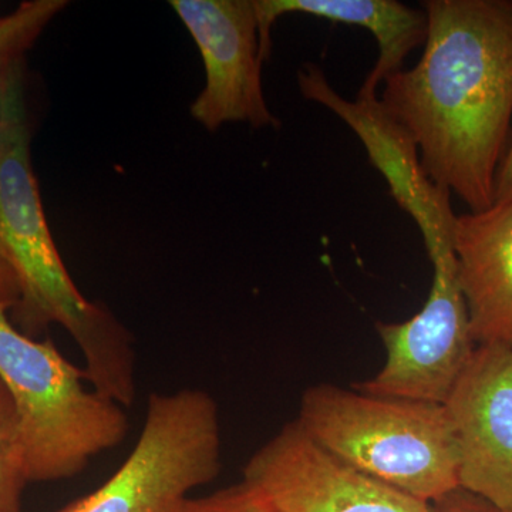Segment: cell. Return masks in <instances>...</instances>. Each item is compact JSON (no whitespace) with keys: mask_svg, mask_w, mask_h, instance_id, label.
Returning <instances> with one entry per match:
<instances>
[{"mask_svg":"<svg viewBox=\"0 0 512 512\" xmlns=\"http://www.w3.org/2000/svg\"><path fill=\"white\" fill-rule=\"evenodd\" d=\"M0 258L19 288L16 328L32 338L52 323L62 326L82 350L87 382L130 407L136 397L133 339L104 306L84 298L60 258L30 160L25 99L13 111L0 154Z\"/></svg>","mask_w":512,"mask_h":512,"instance_id":"7a4b0ae2","label":"cell"},{"mask_svg":"<svg viewBox=\"0 0 512 512\" xmlns=\"http://www.w3.org/2000/svg\"><path fill=\"white\" fill-rule=\"evenodd\" d=\"M170 6L197 43L205 67L192 117L208 131L227 123L278 127L262 86L254 0H171Z\"/></svg>","mask_w":512,"mask_h":512,"instance_id":"ba28073f","label":"cell"},{"mask_svg":"<svg viewBox=\"0 0 512 512\" xmlns=\"http://www.w3.org/2000/svg\"><path fill=\"white\" fill-rule=\"evenodd\" d=\"M244 481L278 512H431L429 503L340 460L296 420L249 458Z\"/></svg>","mask_w":512,"mask_h":512,"instance_id":"52a82bcc","label":"cell"},{"mask_svg":"<svg viewBox=\"0 0 512 512\" xmlns=\"http://www.w3.org/2000/svg\"><path fill=\"white\" fill-rule=\"evenodd\" d=\"M423 55L379 100L421 165L471 212L494 202L512 120V0H427Z\"/></svg>","mask_w":512,"mask_h":512,"instance_id":"6da1fadb","label":"cell"},{"mask_svg":"<svg viewBox=\"0 0 512 512\" xmlns=\"http://www.w3.org/2000/svg\"><path fill=\"white\" fill-rule=\"evenodd\" d=\"M19 301V288L9 266L0 258V309L12 311Z\"/></svg>","mask_w":512,"mask_h":512,"instance_id":"ac0fdd59","label":"cell"},{"mask_svg":"<svg viewBox=\"0 0 512 512\" xmlns=\"http://www.w3.org/2000/svg\"><path fill=\"white\" fill-rule=\"evenodd\" d=\"M26 484L15 406L0 379V512H22Z\"/></svg>","mask_w":512,"mask_h":512,"instance_id":"5bb4252c","label":"cell"},{"mask_svg":"<svg viewBox=\"0 0 512 512\" xmlns=\"http://www.w3.org/2000/svg\"><path fill=\"white\" fill-rule=\"evenodd\" d=\"M0 379L15 406L28 483L72 478L92 458L119 446L130 423L123 406L86 389V370L74 366L50 339L36 340L0 309Z\"/></svg>","mask_w":512,"mask_h":512,"instance_id":"277c9868","label":"cell"},{"mask_svg":"<svg viewBox=\"0 0 512 512\" xmlns=\"http://www.w3.org/2000/svg\"><path fill=\"white\" fill-rule=\"evenodd\" d=\"M460 487L512 511V350L480 345L447 397Z\"/></svg>","mask_w":512,"mask_h":512,"instance_id":"30bf717a","label":"cell"},{"mask_svg":"<svg viewBox=\"0 0 512 512\" xmlns=\"http://www.w3.org/2000/svg\"><path fill=\"white\" fill-rule=\"evenodd\" d=\"M453 251L474 342L512 350V202L457 215Z\"/></svg>","mask_w":512,"mask_h":512,"instance_id":"8fae6325","label":"cell"},{"mask_svg":"<svg viewBox=\"0 0 512 512\" xmlns=\"http://www.w3.org/2000/svg\"><path fill=\"white\" fill-rule=\"evenodd\" d=\"M512 202V138L505 148L500 167L495 175L493 204H508Z\"/></svg>","mask_w":512,"mask_h":512,"instance_id":"e0dca14e","label":"cell"},{"mask_svg":"<svg viewBox=\"0 0 512 512\" xmlns=\"http://www.w3.org/2000/svg\"><path fill=\"white\" fill-rule=\"evenodd\" d=\"M221 471L217 403L197 389L153 393L136 446L93 493L57 512H180Z\"/></svg>","mask_w":512,"mask_h":512,"instance_id":"5b68a950","label":"cell"},{"mask_svg":"<svg viewBox=\"0 0 512 512\" xmlns=\"http://www.w3.org/2000/svg\"><path fill=\"white\" fill-rule=\"evenodd\" d=\"M296 421L340 460L424 503L460 487L456 436L443 404L322 383L303 393Z\"/></svg>","mask_w":512,"mask_h":512,"instance_id":"3957f363","label":"cell"},{"mask_svg":"<svg viewBox=\"0 0 512 512\" xmlns=\"http://www.w3.org/2000/svg\"><path fill=\"white\" fill-rule=\"evenodd\" d=\"M66 5L63 0H32L0 18V99L10 73L22 63L23 52Z\"/></svg>","mask_w":512,"mask_h":512,"instance_id":"4fadbf2b","label":"cell"},{"mask_svg":"<svg viewBox=\"0 0 512 512\" xmlns=\"http://www.w3.org/2000/svg\"><path fill=\"white\" fill-rule=\"evenodd\" d=\"M298 84L306 100L332 111L362 141L394 201L419 228L431 264L454 254L457 214L451 207V194L430 180L421 165L416 141L387 113L379 96H357L355 100L340 96L315 63L303 64Z\"/></svg>","mask_w":512,"mask_h":512,"instance_id":"9c48e42d","label":"cell"},{"mask_svg":"<svg viewBox=\"0 0 512 512\" xmlns=\"http://www.w3.org/2000/svg\"><path fill=\"white\" fill-rule=\"evenodd\" d=\"M20 100H23V80L22 67L19 64L10 73L5 89H3L2 99H0V154L5 147L13 111Z\"/></svg>","mask_w":512,"mask_h":512,"instance_id":"2e32d148","label":"cell"},{"mask_svg":"<svg viewBox=\"0 0 512 512\" xmlns=\"http://www.w3.org/2000/svg\"><path fill=\"white\" fill-rule=\"evenodd\" d=\"M423 309L399 323H377L386 352L377 375L352 389L372 396L444 404L477 345L454 254L434 262Z\"/></svg>","mask_w":512,"mask_h":512,"instance_id":"8992f818","label":"cell"},{"mask_svg":"<svg viewBox=\"0 0 512 512\" xmlns=\"http://www.w3.org/2000/svg\"><path fill=\"white\" fill-rule=\"evenodd\" d=\"M180 512H278L274 505L244 480L200 498H188Z\"/></svg>","mask_w":512,"mask_h":512,"instance_id":"9a60e30c","label":"cell"},{"mask_svg":"<svg viewBox=\"0 0 512 512\" xmlns=\"http://www.w3.org/2000/svg\"><path fill=\"white\" fill-rule=\"evenodd\" d=\"M262 60L271 55V29L276 20L291 13L326 19L369 30L379 56L357 96L377 97L390 76L403 70L410 53L424 45L427 16L396 0H254Z\"/></svg>","mask_w":512,"mask_h":512,"instance_id":"7c38bea8","label":"cell"},{"mask_svg":"<svg viewBox=\"0 0 512 512\" xmlns=\"http://www.w3.org/2000/svg\"><path fill=\"white\" fill-rule=\"evenodd\" d=\"M510 512H512V511H510Z\"/></svg>","mask_w":512,"mask_h":512,"instance_id":"d6986e66","label":"cell"}]
</instances>
